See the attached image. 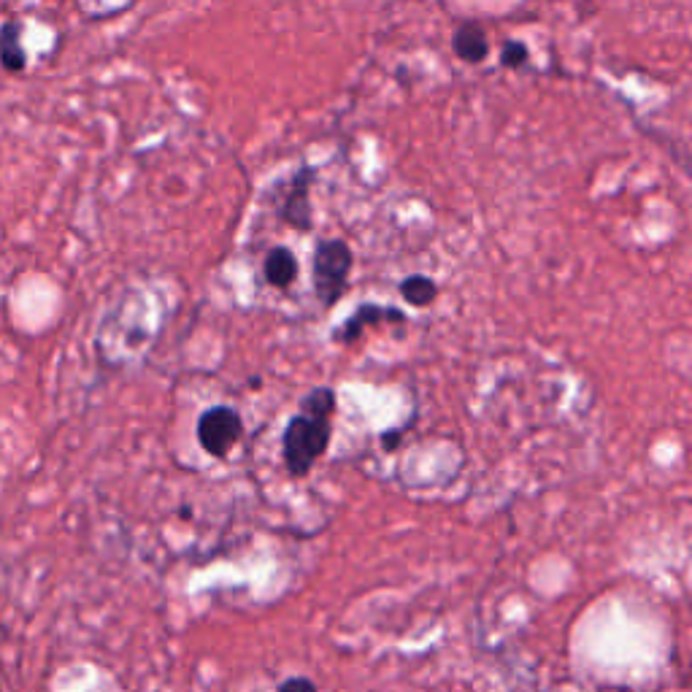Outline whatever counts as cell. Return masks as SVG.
I'll use <instances>...</instances> for the list:
<instances>
[{
    "label": "cell",
    "instance_id": "cell-1",
    "mask_svg": "<svg viewBox=\"0 0 692 692\" xmlns=\"http://www.w3.org/2000/svg\"><path fill=\"white\" fill-rule=\"evenodd\" d=\"M330 444V419L298 414L284 430L282 452L290 474L306 476Z\"/></svg>",
    "mask_w": 692,
    "mask_h": 692
},
{
    "label": "cell",
    "instance_id": "cell-2",
    "mask_svg": "<svg viewBox=\"0 0 692 692\" xmlns=\"http://www.w3.org/2000/svg\"><path fill=\"white\" fill-rule=\"evenodd\" d=\"M352 271V249L341 238L325 241L314 252V290L322 306H336L344 298Z\"/></svg>",
    "mask_w": 692,
    "mask_h": 692
},
{
    "label": "cell",
    "instance_id": "cell-3",
    "mask_svg": "<svg viewBox=\"0 0 692 692\" xmlns=\"http://www.w3.org/2000/svg\"><path fill=\"white\" fill-rule=\"evenodd\" d=\"M241 433H244V422L238 417V411L230 406H214V409L203 411L198 419V441L217 460H225L230 455Z\"/></svg>",
    "mask_w": 692,
    "mask_h": 692
},
{
    "label": "cell",
    "instance_id": "cell-4",
    "mask_svg": "<svg viewBox=\"0 0 692 692\" xmlns=\"http://www.w3.org/2000/svg\"><path fill=\"white\" fill-rule=\"evenodd\" d=\"M452 49H455V55L460 57L463 63L479 65L490 55V41H487V33L482 30V25H476V22H463V25L455 30V36H452Z\"/></svg>",
    "mask_w": 692,
    "mask_h": 692
},
{
    "label": "cell",
    "instance_id": "cell-5",
    "mask_svg": "<svg viewBox=\"0 0 692 692\" xmlns=\"http://www.w3.org/2000/svg\"><path fill=\"white\" fill-rule=\"evenodd\" d=\"M309 173H298L295 176V187L284 198L282 217L284 222H290L292 228L309 230L311 228V206H309Z\"/></svg>",
    "mask_w": 692,
    "mask_h": 692
},
{
    "label": "cell",
    "instance_id": "cell-6",
    "mask_svg": "<svg viewBox=\"0 0 692 692\" xmlns=\"http://www.w3.org/2000/svg\"><path fill=\"white\" fill-rule=\"evenodd\" d=\"M384 319H398V322H403V311L382 309V306H374V303H365V306H360L352 317L346 319L344 328H341V333H336V338L338 341H344V344H349V341H355L365 328L379 325Z\"/></svg>",
    "mask_w": 692,
    "mask_h": 692
},
{
    "label": "cell",
    "instance_id": "cell-7",
    "mask_svg": "<svg viewBox=\"0 0 692 692\" xmlns=\"http://www.w3.org/2000/svg\"><path fill=\"white\" fill-rule=\"evenodd\" d=\"M263 274L265 282L271 284V287L284 290V287H290V284L295 282V276H298V260H295V255H292L287 246H276V249H271V252L265 255Z\"/></svg>",
    "mask_w": 692,
    "mask_h": 692
},
{
    "label": "cell",
    "instance_id": "cell-8",
    "mask_svg": "<svg viewBox=\"0 0 692 692\" xmlns=\"http://www.w3.org/2000/svg\"><path fill=\"white\" fill-rule=\"evenodd\" d=\"M401 295H403V301L411 303V306L425 309V306H430V303L436 301L438 287L433 279H428V276H409V279H403Z\"/></svg>",
    "mask_w": 692,
    "mask_h": 692
},
{
    "label": "cell",
    "instance_id": "cell-9",
    "mask_svg": "<svg viewBox=\"0 0 692 692\" xmlns=\"http://www.w3.org/2000/svg\"><path fill=\"white\" fill-rule=\"evenodd\" d=\"M336 411V392L330 387H314L309 395H303L301 414L317 419H330Z\"/></svg>",
    "mask_w": 692,
    "mask_h": 692
},
{
    "label": "cell",
    "instance_id": "cell-10",
    "mask_svg": "<svg viewBox=\"0 0 692 692\" xmlns=\"http://www.w3.org/2000/svg\"><path fill=\"white\" fill-rule=\"evenodd\" d=\"M528 57V46L522 44V41H506L503 44L501 60L506 68H522V65L528 63Z\"/></svg>",
    "mask_w": 692,
    "mask_h": 692
},
{
    "label": "cell",
    "instance_id": "cell-11",
    "mask_svg": "<svg viewBox=\"0 0 692 692\" xmlns=\"http://www.w3.org/2000/svg\"><path fill=\"white\" fill-rule=\"evenodd\" d=\"M276 692H317V684L306 679V676H290L287 682L279 684Z\"/></svg>",
    "mask_w": 692,
    "mask_h": 692
}]
</instances>
